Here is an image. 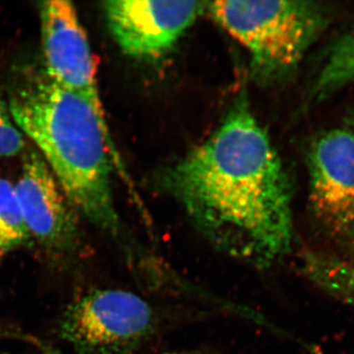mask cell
<instances>
[{
    "instance_id": "6da1fadb",
    "label": "cell",
    "mask_w": 354,
    "mask_h": 354,
    "mask_svg": "<svg viewBox=\"0 0 354 354\" xmlns=\"http://www.w3.org/2000/svg\"><path fill=\"white\" fill-rule=\"evenodd\" d=\"M158 190L214 248L257 269L292 251V187L267 131L241 94L215 131L158 171Z\"/></svg>"
},
{
    "instance_id": "7a4b0ae2",
    "label": "cell",
    "mask_w": 354,
    "mask_h": 354,
    "mask_svg": "<svg viewBox=\"0 0 354 354\" xmlns=\"http://www.w3.org/2000/svg\"><path fill=\"white\" fill-rule=\"evenodd\" d=\"M8 94L14 122L39 149L76 213L121 239L111 171L122 165L106 120L90 102L53 82L43 66L18 70Z\"/></svg>"
},
{
    "instance_id": "3957f363",
    "label": "cell",
    "mask_w": 354,
    "mask_h": 354,
    "mask_svg": "<svg viewBox=\"0 0 354 354\" xmlns=\"http://www.w3.org/2000/svg\"><path fill=\"white\" fill-rule=\"evenodd\" d=\"M206 12L244 46L254 80L264 85L290 79L330 19L314 1L206 2Z\"/></svg>"
},
{
    "instance_id": "277c9868",
    "label": "cell",
    "mask_w": 354,
    "mask_h": 354,
    "mask_svg": "<svg viewBox=\"0 0 354 354\" xmlns=\"http://www.w3.org/2000/svg\"><path fill=\"white\" fill-rule=\"evenodd\" d=\"M156 327L157 316L143 297L131 291L102 288L68 305L59 334L76 354H135Z\"/></svg>"
},
{
    "instance_id": "5b68a950",
    "label": "cell",
    "mask_w": 354,
    "mask_h": 354,
    "mask_svg": "<svg viewBox=\"0 0 354 354\" xmlns=\"http://www.w3.org/2000/svg\"><path fill=\"white\" fill-rule=\"evenodd\" d=\"M312 218L330 241L354 239V129L335 127L316 135L307 149Z\"/></svg>"
},
{
    "instance_id": "8992f818",
    "label": "cell",
    "mask_w": 354,
    "mask_h": 354,
    "mask_svg": "<svg viewBox=\"0 0 354 354\" xmlns=\"http://www.w3.org/2000/svg\"><path fill=\"white\" fill-rule=\"evenodd\" d=\"M43 68L53 82L90 102L106 120L97 62L75 6L66 0L39 3Z\"/></svg>"
},
{
    "instance_id": "52a82bcc",
    "label": "cell",
    "mask_w": 354,
    "mask_h": 354,
    "mask_svg": "<svg viewBox=\"0 0 354 354\" xmlns=\"http://www.w3.org/2000/svg\"><path fill=\"white\" fill-rule=\"evenodd\" d=\"M109 31L128 57L153 60L164 57L192 27L206 2L109 0L104 2Z\"/></svg>"
},
{
    "instance_id": "ba28073f",
    "label": "cell",
    "mask_w": 354,
    "mask_h": 354,
    "mask_svg": "<svg viewBox=\"0 0 354 354\" xmlns=\"http://www.w3.org/2000/svg\"><path fill=\"white\" fill-rule=\"evenodd\" d=\"M14 188L30 235L53 255L77 252L79 230L75 209L37 151L26 152Z\"/></svg>"
},
{
    "instance_id": "9c48e42d",
    "label": "cell",
    "mask_w": 354,
    "mask_h": 354,
    "mask_svg": "<svg viewBox=\"0 0 354 354\" xmlns=\"http://www.w3.org/2000/svg\"><path fill=\"white\" fill-rule=\"evenodd\" d=\"M337 251H305L301 272L324 292L354 308V239Z\"/></svg>"
},
{
    "instance_id": "30bf717a",
    "label": "cell",
    "mask_w": 354,
    "mask_h": 354,
    "mask_svg": "<svg viewBox=\"0 0 354 354\" xmlns=\"http://www.w3.org/2000/svg\"><path fill=\"white\" fill-rule=\"evenodd\" d=\"M354 86V30L335 39L310 86L307 102L318 104L346 87Z\"/></svg>"
},
{
    "instance_id": "8fae6325",
    "label": "cell",
    "mask_w": 354,
    "mask_h": 354,
    "mask_svg": "<svg viewBox=\"0 0 354 354\" xmlns=\"http://www.w3.org/2000/svg\"><path fill=\"white\" fill-rule=\"evenodd\" d=\"M0 232L10 247L25 243L31 237L23 218L14 184L4 178H0Z\"/></svg>"
},
{
    "instance_id": "7c38bea8",
    "label": "cell",
    "mask_w": 354,
    "mask_h": 354,
    "mask_svg": "<svg viewBox=\"0 0 354 354\" xmlns=\"http://www.w3.org/2000/svg\"><path fill=\"white\" fill-rule=\"evenodd\" d=\"M23 133L14 122L8 104L0 97V160L17 157L25 151Z\"/></svg>"
},
{
    "instance_id": "4fadbf2b",
    "label": "cell",
    "mask_w": 354,
    "mask_h": 354,
    "mask_svg": "<svg viewBox=\"0 0 354 354\" xmlns=\"http://www.w3.org/2000/svg\"><path fill=\"white\" fill-rule=\"evenodd\" d=\"M0 337H19V339H24L25 335L19 334V333H13L11 330H0Z\"/></svg>"
},
{
    "instance_id": "5bb4252c",
    "label": "cell",
    "mask_w": 354,
    "mask_h": 354,
    "mask_svg": "<svg viewBox=\"0 0 354 354\" xmlns=\"http://www.w3.org/2000/svg\"><path fill=\"white\" fill-rule=\"evenodd\" d=\"M9 248H11V247L9 245L8 241H6V237L0 232V250Z\"/></svg>"
},
{
    "instance_id": "9a60e30c",
    "label": "cell",
    "mask_w": 354,
    "mask_h": 354,
    "mask_svg": "<svg viewBox=\"0 0 354 354\" xmlns=\"http://www.w3.org/2000/svg\"><path fill=\"white\" fill-rule=\"evenodd\" d=\"M165 354H199V353H165Z\"/></svg>"
}]
</instances>
